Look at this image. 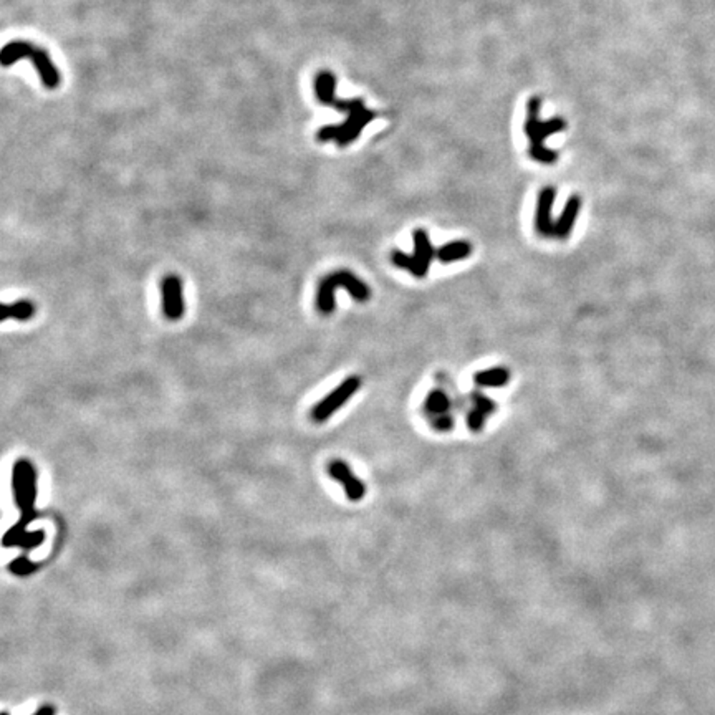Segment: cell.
I'll use <instances>...</instances> for the list:
<instances>
[{
    "label": "cell",
    "mask_w": 715,
    "mask_h": 715,
    "mask_svg": "<svg viewBox=\"0 0 715 715\" xmlns=\"http://www.w3.org/2000/svg\"><path fill=\"white\" fill-rule=\"evenodd\" d=\"M391 262H393V265H396L398 268H402V270L412 273V275L418 277V279H423V273L419 270V265L416 262L414 255L406 254V252L402 250H393L391 252Z\"/></svg>",
    "instance_id": "16"
},
{
    "label": "cell",
    "mask_w": 715,
    "mask_h": 715,
    "mask_svg": "<svg viewBox=\"0 0 715 715\" xmlns=\"http://www.w3.org/2000/svg\"><path fill=\"white\" fill-rule=\"evenodd\" d=\"M12 485H14L15 502L22 512V517H20L19 523L14 525L6 533L3 545L24 546L25 550H30L33 546H39L45 537L44 532H25L27 525L37 517L35 510H33V503H35L37 497V472L30 461L19 459L15 462L14 470H12Z\"/></svg>",
    "instance_id": "2"
},
{
    "label": "cell",
    "mask_w": 715,
    "mask_h": 715,
    "mask_svg": "<svg viewBox=\"0 0 715 715\" xmlns=\"http://www.w3.org/2000/svg\"><path fill=\"white\" fill-rule=\"evenodd\" d=\"M2 715H8V714H7V712H3V714H2Z\"/></svg>",
    "instance_id": "21"
},
{
    "label": "cell",
    "mask_w": 715,
    "mask_h": 715,
    "mask_svg": "<svg viewBox=\"0 0 715 715\" xmlns=\"http://www.w3.org/2000/svg\"><path fill=\"white\" fill-rule=\"evenodd\" d=\"M338 287L346 288L348 293L358 301H366L371 297V290L363 280L358 279L355 273L348 270L330 273L322 280L317 292V308L323 315H330L335 311V293Z\"/></svg>",
    "instance_id": "5"
},
{
    "label": "cell",
    "mask_w": 715,
    "mask_h": 715,
    "mask_svg": "<svg viewBox=\"0 0 715 715\" xmlns=\"http://www.w3.org/2000/svg\"><path fill=\"white\" fill-rule=\"evenodd\" d=\"M540 98H537V96L528 100L527 120H525V134H527L530 142L528 154L537 162L553 164L557 162L558 153L546 148L545 141L555 133L563 131L566 128V123L560 116H555L548 121L540 120Z\"/></svg>",
    "instance_id": "3"
},
{
    "label": "cell",
    "mask_w": 715,
    "mask_h": 715,
    "mask_svg": "<svg viewBox=\"0 0 715 715\" xmlns=\"http://www.w3.org/2000/svg\"><path fill=\"white\" fill-rule=\"evenodd\" d=\"M24 58H28V60L33 63V66L39 71L40 80L45 88L53 90V88L60 85V71L57 70V66L50 60L48 53L45 52V50L35 47L30 41H10V44H7L6 47H3L2 55H0L2 66H10L14 65L15 62L24 60Z\"/></svg>",
    "instance_id": "4"
},
{
    "label": "cell",
    "mask_w": 715,
    "mask_h": 715,
    "mask_svg": "<svg viewBox=\"0 0 715 715\" xmlns=\"http://www.w3.org/2000/svg\"><path fill=\"white\" fill-rule=\"evenodd\" d=\"M555 199H557V191L552 186L544 187L538 194L535 229L541 237H555V222L552 219Z\"/></svg>",
    "instance_id": "9"
},
{
    "label": "cell",
    "mask_w": 715,
    "mask_h": 715,
    "mask_svg": "<svg viewBox=\"0 0 715 715\" xmlns=\"http://www.w3.org/2000/svg\"><path fill=\"white\" fill-rule=\"evenodd\" d=\"M35 315V305L30 300H19L14 304H3L2 311H0V319L6 322L8 318L19 319V322H27Z\"/></svg>",
    "instance_id": "14"
},
{
    "label": "cell",
    "mask_w": 715,
    "mask_h": 715,
    "mask_svg": "<svg viewBox=\"0 0 715 715\" xmlns=\"http://www.w3.org/2000/svg\"><path fill=\"white\" fill-rule=\"evenodd\" d=\"M361 388V378L360 376H350L346 378L342 384L338 386L335 391H331L326 398H323L322 401L318 402L317 406L311 409V419L315 423H325L328 418L335 414L336 411L340 409L343 405H346L350 401V398L356 391Z\"/></svg>",
    "instance_id": "6"
},
{
    "label": "cell",
    "mask_w": 715,
    "mask_h": 715,
    "mask_svg": "<svg viewBox=\"0 0 715 715\" xmlns=\"http://www.w3.org/2000/svg\"><path fill=\"white\" fill-rule=\"evenodd\" d=\"M485 419H487V416L483 414L482 411L475 409L474 407V409L469 412V416H467V424H469L470 431L479 432V431H482L483 426H485Z\"/></svg>",
    "instance_id": "18"
},
{
    "label": "cell",
    "mask_w": 715,
    "mask_h": 715,
    "mask_svg": "<svg viewBox=\"0 0 715 715\" xmlns=\"http://www.w3.org/2000/svg\"><path fill=\"white\" fill-rule=\"evenodd\" d=\"M315 95L319 103L348 113V120L342 124H331L322 128L317 134L319 142L336 141L340 148H346L361 136L363 129L376 120V113L371 111L361 98L340 100L336 98V77L331 71H319L315 77Z\"/></svg>",
    "instance_id": "1"
},
{
    "label": "cell",
    "mask_w": 715,
    "mask_h": 715,
    "mask_svg": "<svg viewBox=\"0 0 715 715\" xmlns=\"http://www.w3.org/2000/svg\"><path fill=\"white\" fill-rule=\"evenodd\" d=\"M426 411L431 414H445L451 407V399L440 389H434L426 398Z\"/></svg>",
    "instance_id": "15"
},
{
    "label": "cell",
    "mask_w": 715,
    "mask_h": 715,
    "mask_svg": "<svg viewBox=\"0 0 715 715\" xmlns=\"http://www.w3.org/2000/svg\"><path fill=\"white\" fill-rule=\"evenodd\" d=\"M328 474H330L331 479H335V481H338L340 483H342L343 489H344V494H346V497L350 499L351 502H358V500H361L364 497V494H366L364 483L361 482L355 474H353V470L350 469V465H348L346 462H343L340 459L331 461L330 464H328Z\"/></svg>",
    "instance_id": "8"
},
{
    "label": "cell",
    "mask_w": 715,
    "mask_h": 715,
    "mask_svg": "<svg viewBox=\"0 0 715 715\" xmlns=\"http://www.w3.org/2000/svg\"><path fill=\"white\" fill-rule=\"evenodd\" d=\"M510 381V371L507 368H487L475 373L474 382L481 388H502Z\"/></svg>",
    "instance_id": "12"
},
{
    "label": "cell",
    "mask_w": 715,
    "mask_h": 715,
    "mask_svg": "<svg viewBox=\"0 0 715 715\" xmlns=\"http://www.w3.org/2000/svg\"><path fill=\"white\" fill-rule=\"evenodd\" d=\"M162 292V311L167 319L178 322L184 315L183 284L178 275H166L161 281Z\"/></svg>",
    "instance_id": "7"
},
{
    "label": "cell",
    "mask_w": 715,
    "mask_h": 715,
    "mask_svg": "<svg viewBox=\"0 0 715 715\" xmlns=\"http://www.w3.org/2000/svg\"><path fill=\"white\" fill-rule=\"evenodd\" d=\"M470 399H472V402H474V407H475V409L482 411L483 414L487 416V418H489V416L494 414L495 409H497V405H495V402L492 401L490 398L483 396L482 393H472V394H470Z\"/></svg>",
    "instance_id": "17"
},
{
    "label": "cell",
    "mask_w": 715,
    "mask_h": 715,
    "mask_svg": "<svg viewBox=\"0 0 715 715\" xmlns=\"http://www.w3.org/2000/svg\"><path fill=\"white\" fill-rule=\"evenodd\" d=\"M35 715H55V709L50 707V705H45V707H41Z\"/></svg>",
    "instance_id": "20"
},
{
    "label": "cell",
    "mask_w": 715,
    "mask_h": 715,
    "mask_svg": "<svg viewBox=\"0 0 715 715\" xmlns=\"http://www.w3.org/2000/svg\"><path fill=\"white\" fill-rule=\"evenodd\" d=\"M412 241H414V259L419 265V270L423 273L424 279L427 275L429 267H431V262L437 254V250H434L429 234L424 229H416L412 232Z\"/></svg>",
    "instance_id": "10"
},
{
    "label": "cell",
    "mask_w": 715,
    "mask_h": 715,
    "mask_svg": "<svg viewBox=\"0 0 715 715\" xmlns=\"http://www.w3.org/2000/svg\"><path fill=\"white\" fill-rule=\"evenodd\" d=\"M432 426H434L437 431H451V429H454V419L451 416L439 414V418L432 420Z\"/></svg>",
    "instance_id": "19"
},
{
    "label": "cell",
    "mask_w": 715,
    "mask_h": 715,
    "mask_svg": "<svg viewBox=\"0 0 715 715\" xmlns=\"http://www.w3.org/2000/svg\"><path fill=\"white\" fill-rule=\"evenodd\" d=\"M579 209H582V199H579V196H571L570 199L566 201L565 209H563L558 221L555 222V237L563 241L568 235H571L576 219H578Z\"/></svg>",
    "instance_id": "11"
},
{
    "label": "cell",
    "mask_w": 715,
    "mask_h": 715,
    "mask_svg": "<svg viewBox=\"0 0 715 715\" xmlns=\"http://www.w3.org/2000/svg\"><path fill=\"white\" fill-rule=\"evenodd\" d=\"M470 254H472V245L469 242L456 241L445 243L440 249H437L436 255L443 263H451L457 262V260H464L467 257H470Z\"/></svg>",
    "instance_id": "13"
}]
</instances>
